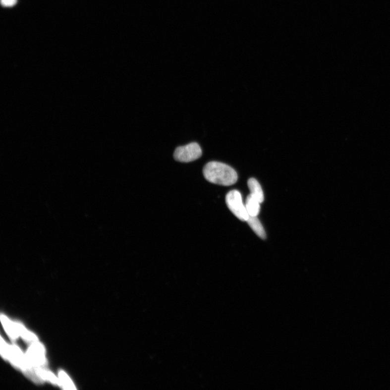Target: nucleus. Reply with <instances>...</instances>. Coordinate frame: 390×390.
Here are the masks:
<instances>
[{"label":"nucleus","mask_w":390,"mask_h":390,"mask_svg":"<svg viewBox=\"0 0 390 390\" xmlns=\"http://www.w3.org/2000/svg\"><path fill=\"white\" fill-rule=\"evenodd\" d=\"M260 202L256 198L250 194L247 197L246 208L249 217H257L260 211Z\"/></svg>","instance_id":"nucleus-5"},{"label":"nucleus","mask_w":390,"mask_h":390,"mask_svg":"<svg viewBox=\"0 0 390 390\" xmlns=\"http://www.w3.org/2000/svg\"><path fill=\"white\" fill-rule=\"evenodd\" d=\"M247 222L256 234L262 239H265L266 238V232L257 217H249Z\"/></svg>","instance_id":"nucleus-7"},{"label":"nucleus","mask_w":390,"mask_h":390,"mask_svg":"<svg viewBox=\"0 0 390 390\" xmlns=\"http://www.w3.org/2000/svg\"><path fill=\"white\" fill-rule=\"evenodd\" d=\"M1 319L4 327L11 339L15 340L18 336V332L9 320L3 315H1Z\"/></svg>","instance_id":"nucleus-8"},{"label":"nucleus","mask_w":390,"mask_h":390,"mask_svg":"<svg viewBox=\"0 0 390 390\" xmlns=\"http://www.w3.org/2000/svg\"><path fill=\"white\" fill-rule=\"evenodd\" d=\"M202 155V151L200 145L197 143H191L177 148L173 157L176 161L189 163L200 159Z\"/></svg>","instance_id":"nucleus-3"},{"label":"nucleus","mask_w":390,"mask_h":390,"mask_svg":"<svg viewBox=\"0 0 390 390\" xmlns=\"http://www.w3.org/2000/svg\"><path fill=\"white\" fill-rule=\"evenodd\" d=\"M203 172L208 181L215 184L229 186L234 184L238 179L233 168L219 162H209L204 167Z\"/></svg>","instance_id":"nucleus-1"},{"label":"nucleus","mask_w":390,"mask_h":390,"mask_svg":"<svg viewBox=\"0 0 390 390\" xmlns=\"http://www.w3.org/2000/svg\"><path fill=\"white\" fill-rule=\"evenodd\" d=\"M44 353L43 346L41 343L35 341L29 348L27 356L31 363L35 366H44L46 365Z\"/></svg>","instance_id":"nucleus-4"},{"label":"nucleus","mask_w":390,"mask_h":390,"mask_svg":"<svg viewBox=\"0 0 390 390\" xmlns=\"http://www.w3.org/2000/svg\"><path fill=\"white\" fill-rule=\"evenodd\" d=\"M17 1V0H1V3L3 7H10L16 4Z\"/></svg>","instance_id":"nucleus-12"},{"label":"nucleus","mask_w":390,"mask_h":390,"mask_svg":"<svg viewBox=\"0 0 390 390\" xmlns=\"http://www.w3.org/2000/svg\"><path fill=\"white\" fill-rule=\"evenodd\" d=\"M59 377L62 382V386L66 389H75L74 384L68 376L62 371L59 372Z\"/></svg>","instance_id":"nucleus-11"},{"label":"nucleus","mask_w":390,"mask_h":390,"mask_svg":"<svg viewBox=\"0 0 390 390\" xmlns=\"http://www.w3.org/2000/svg\"><path fill=\"white\" fill-rule=\"evenodd\" d=\"M36 371L37 373L39 375L40 377H42L45 378V379L48 380L51 382L56 384V385L62 386V384L59 380L57 379L56 376L50 373V372H48V371L38 368L36 369Z\"/></svg>","instance_id":"nucleus-10"},{"label":"nucleus","mask_w":390,"mask_h":390,"mask_svg":"<svg viewBox=\"0 0 390 390\" xmlns=\"http://www.w3.org/2000/svg\"><path fill=\"white\" fill-rule=\"evenodd\" d=\"M225 202L229 210L235 216L242 221H247L249 215L244 205L241 194L239 191L234 190L229 192L226 195Z\"/></svg>","instance_id":"nucleus-2"},{"label":"nucleus","mask_w":390,"mask_h":390,"mask_svg":"<svg viewBox=\"0 0 390 390\" xmlns=\"http://www.w3.org/2000/svg\"><path fill=\"white\" fill-rule=\"evenodd\" d=\"M17 332L21 335L23 338L26 341L35 342L37 341V337L36 335L27 331L22 325L19 323L14 324Z\"/></svg>","instance_id":"nucleus-9"},{"label":"nucleus","mask_w":390,"mask_h":390,"mask_svg":"<svg viewBox=\"0 0 390 390\" xmlns=\"http://www.w3.org/2000/svg\"><path fill=\"white\" fill-rule=\"evenodd\" d=\"M248 185L250 194L254 196L260 203L263 202L264 201L263 190L258 180L254 178H250L248 181Z\"/></svg>","instance_id":"nucleus-6"}]
</instances>
